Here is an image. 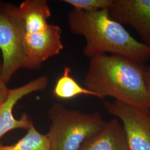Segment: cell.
I'll use <instances>...</instances> for the list:
<instances>
[{"instance_id": "3", "label": "cell", "mask_w": 150, "mask_h": 150, "mask_svg": "<svg viewBox=\"0 0 150 150\" xmlns=\"http://www.w3.org/2000/svg\"><path fill=\"white\" fill-rule=\"evenodd\" d=\"M48 115L50 125L46 135L51 150H79L106 122L98 113L70 110L60 103L54 105Z\"/></svg>"}, {"instance_id": "4", "label": "cell", "mask_w": 150, "mask_h": 150, "mask_svg": "<svg viewBox=\"0 0 150 150\" xmlns=\"http://www.w3.org/2000/svg\"><path fill=\"white\" fill-rule=\"evenodd\" d=\"M0 50L6 83L18 70H29L24 20L18 6L4 2H0Z\"/></svg>"}, {"instance_id": "1", "label": "cell", "mask_w": 150, "mask_h": 150, "mask_svg": "<svg viewBox=\"0 0 150 150\" xmlns=\"http://www.w3.org/2000/svg\"><path fill=\"white\" fill-rule=\"evenodd\" d=\"M142 64L118 54L92 57L84 85L100 99L112 97L115 101L150 113V95Z\"/></svg>"}, {"instance_id": "7", "label": "cell", "mask_w": 150, "mask_h": 150, "mask_svg": "<svg viewBox=\"0 0 150 150\" xmlns=\"http://www.w3.org/2000/svg\"><path fill=\"white\" fill-rule=\"evenodd\" d=\"M48 84V77L41 76L23 86L9 89L7 98L0 105V139L12 129H28L33 125L32 120L26 113H24L20 119H16L13 115V107L23 97L33 92L43 91Z\"/></svg>"}, {"instance_id": "13", "label": "cell", "mask_w": 150, "mask_h": 150, "mask_svg": "<svg viewBox=\"0 0 150 150\" xmlns=\"http://www.w3.org/2000/svg\"><path fill=\"white\" fill-rule=\"evenodd\" d=\"M8 91L9 88L7 87V83H6L3 79L2 61L0 60V105L4 102L7 98Z\"/></svg>"}, {"instance_id": "5", "label": "cell", "mask_w": 150, "mask_h": 150, "mask_svg": "<svg viewBox=\"0 0 150 150\" xmlns=\"http://www.w3.org/2000/svg\"><path fill=\"white\" fill-rule=\"evenodd\" d=\"M104 106L120 120L129 150H150V113L117 101H105Z\"/></svg>"}, {"instance_id": "2", "label": "cell", "mask_w": 150, "mask_h": 150, "mask_svg": "<svg viewBox=\"0 0 150 150\" xmlns=\"http://www.w3.org/2000/svg\"><path fill=\"white\" fill-rule=\"evenodd\" d=\"M71 32L85 38L84 56L91 59L110 53L141 64L150 59V47L133 38L122 25L110 18L108 10L86 12L73 9L67 16Z\"/></svg>"}, {"instance_id": "12", "label": "cell", "mask_w": 150, "mask_h": 150, "mask_svg": "<svg viewBox=\"0 0 150 150\" xmlns=\"http://www.w3.org/2000/svg\"><path fill=\"white\" fill-rule=\"evenodd\" d=\"M62 2L72 6L74 9L86 12L108 10L113 0H64Z\"/></svg>"}, {"instance_id": "14", "label": "cell", "mask_w": 150, "mask_h": 150, "mask_svg": "<svg viewBox=\"0 0 150 150\" xmlns=\"http://www.w3.org/2000/svg\"><path fill=\"white\" fill-rule=\"evenodd\" d=\"M144 76L146 86L150 95V67L145 68Z\"/></svg>"}, {"instance_id": "11", "label": "cell", "mask_w": 150, "mask_h": 150, "mask_svg": "<svg viewBox=\"0 0 150 150\" xmlns=\"http://www.w3.org/2000/svg\"><path fill=\"white\" fill-rule=\"evenodd\" d=\"M27 130L26 134L15 144L0 145V150H51L46 134L38 131L34 125Z\"/></svg>"}, {"instance_id": "8", "label": "cell", "mask_w": 150, "mask_h": 150, "mask_svg": "<svg viewBox=\"0 0 150 150\" xmlns=\"http://www.w3.org/2000/svg\"><path fill=\"white\" fill-rule=\"evenodd\" d=\"M108 10L111 19L132 27L150 47V0H113Z\"/></svg>"}, {"instance_id": "10", "label": "cell", "mask_w": 150, "mask_h": 150, "mask_svg": "<svg viewBox=\"0 0 150 150\" xmlns=\"http://www.w3.org/2000/svg\"><path fill=\"white\" fill-rule=\"evenodd\" d=\"M70 74V67H65L63 74L57 80L54 87L53 95L54 96L63 100L71 99L82 95L98 98L95 93L81 86Z\"/></svg>"}, {"instance_id": "9", "label": "cell", "mask_w": 150, "mask_h": 150, "mask_svg": "<svg viewBox=\"0 0 150 150\" xmlns=\"http://www.w3.org/2000/svg\"><path fill=\"white\" fill-rule=\"evenodd\" d=\"M79 150H129L122 123L116 118L106 122Z\"/></svg>"}, {"instance_id": "6", "label": "cell", "mask_w": 150, "mask_h": 150, "mask_svg": "<svg viewBox=\"0 0 150 150\" xmlns=\"http://www.w3.org/2000/svg\"><path fill=\"white\" fill-rule=\"evenodd\" d=\"M62 30L49 23L25 28V46L29 70L38 69L43 62L56 56L64 48Z\"/></svg>"}]
</instances>
